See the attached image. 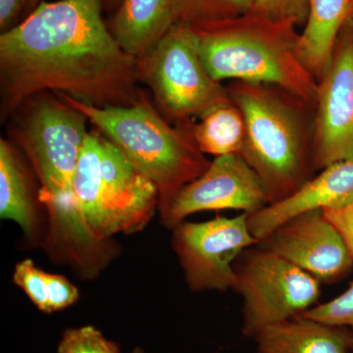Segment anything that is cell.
<instances>
[{
	"mask_svg": "<svg viewBox=\"0 0 353 353\" xmlns=\"http://www.w3.org/2000/svg\"><path fill=\"white\" fill-rule=\"evenodd\" d=\"M101 0L43 1L0 34V117L25 99L64 94L99 108H127L141 88L136 58L123 50L102 17Z\"/></svg>",
	"mask_w": 353,
	"mask_h": 353,
	"instance_id": "6da1fadb",
	"label": "cell"
},
{
	"mask_svg": "<svg viewBox=\"0 0 353 353\" xmlns=\"http://www.w3.org/2000/svg\"><path fill=\"white\" fill-rule=\"evenodd\" d=\"M8 120L9 137L29 159L39 183V203L48 211L44 248L81 275L94 273L108 261L110 248L88 234L73 190L87 116L57 92H43L25 99Z\"/></svg>",
	"mask_w": 353,
	"mask_h": 353,
	"instance_id": "7a4b0ae2",
	"label": "cell"
},
{
	"mask_svg": "<svg viewBox=\"0 0 353 353\" xmlns=\"http://www.w3.org/2000/svg\"><path fill=\"white\" fill-rule=\"evenodd\" d=\"M227 88L245 123L240 155L259 176L269 204L282 201L314 176V108L268 83L234 81Z\"/></svg>",
	"mask_w": 353,
	"mask_h": 353,
	"instance_id": "3957f363",
	"label": "cell"
},
{
	"mask_svg": "<svg viewBox=\"0 0 353 353\" xmlns=\"http://www.w3.org/2000/svg\"><path fill=\"white\" fill-rule=\"evenodd\" d=\"M192 29L202 61L218 82L268 83L315 108L317 81L297 54L296 26L250 12Z\"/></svg>",
	"mask_w": 353,
	"mask_h": 353,
	"instance_id": "277c9868",
	"label": "cell"
},
{
	"mask_svg": "<svg viewBox=\"0 0 353 353\" xmlns=\"http://www.w3.org/2000/svg\"><path fill=\"white\" fill-rule=\"evenodd\" d=\"M58 94L85 114L94 129L155 185L162 220L180 190L199 178L211 163L185 122L172 126L143 88L139 101L127 108H94L67 94Z\"/></svg>",
	"mask_w": 353,
	"mask_h": 353,
	"instance_id": "5b68a950",
	"label": "cell"
},
{
	"mask_svg": "<svg viewBox=\"0 0 353 353\" xmlns=\"http://www.w3.org/2000/svg\"><path fill=\"white\" fill-rule=\"evenodd\" d=\"M73 190L85 229L102 243L141 231L159 208L155 185L97 130L85 139Z\"/></svg>",
	"mask_w": 353,
	"mask_h": 353,
	"instance_id": "8992f818",
	"label": "cell"
},
{
	"mask_svg": "<svg viewBox=\"0 0 353 353\" xmlns=\"http://www.w3.org/2000/svg\"><path fill=\"white\" fill-rule=\"evenodd\" d=\"M137 80L152 92L165 119L180 123L201 117L231 101L227 87L209 74L199 53L196 32L174 24L163 38L136 59Z\"/></svg>",
	"mask_w": 353,
	"mask_h": 353,
	"instance_id": "52a82bcc",
	"label": "cell"
},
{
	"mask_svg": "<svg viewBox=\"0 0 353 353\" xmlns=\"http://www.w3.org/2000/svg\"><path fill=\"white\" fill-rule=\"evenodd\" d=\"M234 272L233 290L243 299L241 332L248 338L303 314L321 294L319 281L259 245L241 253Z\"/></svg>",
	"mask_w": 353,
	"mask_h": 353,
	"instance_id": "ba28073f",
	"label": "cell"
},
{
	"mask_svg": "<svg viewBox=\"0 0 353 353\" xmlns=\"http://www.w3.org/2000/svg\"><path fill=\"white\" fill-rule=\"evenodd\" d=\"M248 219V213L233 218L217 216L206 222H182L174 228L172 245L190 290L234 289L236 259L259 243Z\"/></svg>",
	"mask_w": 353,
	"mask_h": 353,
	"instance_id": "9c48e42d",
	"label": "cell"
},
{
	"mask_svg": "<svg viewBox=\"0 0 353 353\" xmlns=\"http://www.w3.org/2000/svg\"><path fill=\"white\" fill-rule=\"evenodd\" d=\"M312 157L315 171L353 157V17L341 28L331 64L317 82Z\"/></svg>",
	"mask_w": 353,
	"mask_h": 353,
	"instance_id": "30bf717a",
	"label": "cell"
},
{
	"mask_svg": "<svg viewBox=\"0 0 353 353\" xmlns=\"http://www.w3.org/2000/svg\"><path fill=\"white\" fill-rule=\"evenodd\" d=\"M259 176L240 154L223 155L180 190L162 222L174 229L188 216L204 211L236 209L248 215L268 205Z\"/></svg>",
	"mask_w": 353,
	"mask_h": 353,
	"instance_id": "8fae6325",
	"label": "cell"
},
{
	"mask_svg": "<svg viewBox=\"0 0 353 353\" xmlns=\"http://www.w3.org/2000/svg\"><path fill=\"white\" fill-rule=\"evenodd\" d=\"M259 245L296 265L321 284L339 282L353 269V256L347 243L321 209L287 221Z\"/></svg>",
	"mask_w": 353,
	"mask_h": 353,
	"instance_id": "7c38bea8",
	"label": "cell"
},
{
	"mask_svg": "<svg viewBox=\"0 0 353 353\" xmlns=\"http://www.w3.org/2000/svg\"><path fill=\"white\" fill-rule=\"evenodd\" d=\"M353 201V157L320 170L296 192L248 215V227L260 241L274 230L308 211L338 209Z\"/></svg>",
	"mask_w": 353,
	"mask_h": 353,
	"instance_id": "4fadbf2b",
	"label": "cell"
},
{
	"mask_svg": "<svg viewBox=\"0 0 353 353\" xmlns=\"http://www.w3.org/2000/svg\"><path fill=\"white\" fill-rule=\"evenodd\" d=\"M254 341L256 353H352L353 330L297 316L262 330Z\"/></svg>",
	"mask_w": 353,
	"mask_h": 353,
	"instance_id": "5bb4252c",
	"label": "cell"
},
{
	"mask_svg": "<svg viewBox=\"0 0 353 353\" xmlns=\"http://www.w3.org/2000/svg\"><path fill=\"white\" fill-rule=\"evenodd\" d=\"M108 25L123 50L137 59L174 25L173 0H122Z\"/></svg>",
	"mask_w": 353,
	"mask_h": 353,
	"instance_id": "9a60e30c",
	"label": "cell"
},
{
	"mask_svg": "<svg viewBox=\"0 0 353 353\" xmlns=\"http://www.w3.org/2000/svg\"><path fill=\"white\" fill-rule=\"evenodd\" d=\"M350 17V0H309L305 28L299 36L301 63L320 81L331 64L336 39Z\"/></svg>",
	"mask_w": 353,
	"mask_h": 353,
	"instance_id": "2e32d148",
	"label": "cell"
},
{
	"mask_svg": "<svg viewBox=\"0 0 353 353\" xmlns=\"http://www.w3.org/2000/svg\"><path fill=\"white\" fill-rule=\"evenodd\" d=\"M32 182L19 152L0 139V217L17 223L27 236L37 231L38 209Z\"/></svg>",
	"mask_w": 353,
	"mask_h": 353,
	"instance_id": "e0dca14e",
	"label": "cell"
},
{
	"mask_svg": "<svg viewBox=\"0 0 353 353\" xmlns=\"http://www.w3.org/2000/svg\"><path fill=\"white\" fill-rule=\"evenodd\" d=\"M199 122L183 121L204 154H241L245 139V123L240 108L230 101L211 108Z\"/></svg>",
	"mask_w": 353,
	"mask_h": 353,
	"instance_id": "ac0fdd59",
	"label": "cell"
},
{
	"mask_svg": "<svg viewBox=\"0 0 353 353\" xmlns=\"http://www.w3.org/2000/svg\"><path fill=\"white\" fill-rule=\"evenodd\" d=\"M13 281L41 312L48 314L68 308L80 296L68 279L41 270L31 259L16 265Z\"/></svg>",
	"mask_w": 353,
	"mask_h": 353,
	"instance_id": "d6986e66",
	"label": "cell"
},
{
	"mask_svg": "<svg viewBox=\"0 0 353 353\" xmlns=\"http://www.w3.org/2000/svg\"><path fill=\"white\" fill-rule=\"evenodd\" d=\"M253 0H173L174 24L190 28L250 13Z\"/></svg>",
	"mask_w": 353,
	"mask_h": 353,
	"instance_id": "ffe728a7",
	"label": "cell"
},
{
	"mask_svg": "<svg viewBox=\"0 0 353 353\" xmlns=\"http://www.w3.org/2000/svg\"><path fill=\"white\" fill-rule=\"evenodd\" d=\"M58 353H120L117 343L92 326L67 329L58 343Z\"/></svg>",
	"mask_w": 353,
	"mask_h": 353,
	"instance_id": "44dd1931",
	"label": "cell"
},
{
	"mask_svg": "<svg viewBox=\"0 0 353 353\" xmlns=\"http://www.w3.org/2000/svg\"><path fill=\"white\" fill-rule=\"evenodd\" d=\"M301 316L332 326L353 330V283L340 296L328 303L313 306Z\"/></svg>",
	"mask_w": 353,
	"mask_h": 353,
	"instance_id": "7402d4cb",
	"label": "cell"
},
{
	"mask_svg": "<svg viewBox=\"0 0 353 353\" xmlns=\"http://www.w3.org/2000/svg\"><path fill=\"white\" fill-rule=\"evenodd\" d=\"M250 12L274 22L301 26L306 23L309 0H253Z\"/></svg>",
	"mask_w": 353,
	"mask_h": 353,
	"instance_id": "603a6c76",
	"label": "cell"
},
{
	"mask_svg": "<svg viewBox=\"0 0 353 353\" xmlns=\"http://www.w3.org/2000/svg\"><path fill=\"white\" fill-rule=\"evenodd\" d=\"M323 212L341 234L353 256V201L343 208L326 209Z\"/></svg>",
	"mask_w": 353,
	"mask_h": 353,
	"instance_id": "cb8c5ba5",
	"label": "cell"
},
{
	"mask_svg": "<svg viewBox=\"0 0 353 353\" xmlns=\"http://www.w3.org/2000/svg\"><path fill=\"white\" fill-rule=\"evenodd\" d=\"M26 0H0V31L6 32L18 24L25 12Z\"/></svg>",
	"mask_w": 353,
	"mask_h": 353,
	"instance_id": "d4e9b609",
	"label": "cell"
},
{
	"mask_svg": "<svg viewBox=\"0 0 353 353\" xmlns=\"http://www.w3.org/2000/svg\"><path fill=\"white\" fill-rule=\"evenodd\" d=\"M103 11L108 13H115L119 8L122 0H101Z\"/></svg>",
	"mask_w": 353,
	"mask_h": 353,
	"instance_id": "484cf974",
	"label": "cell"
},
{
	"mask_svg": "<svg viewBox=\"0 0 353 353\" xmlns=\"http://www.w3.org/2000/svg\"><path fill=\"white\" fill-rule=\"evenodd\" d=\"M43 0H26L25 4V12L26 14H30L32 10L37 8L41 3Z\"/></svg>",
	"mask_w": 353,
	"mask_h": 353,
	"instance_id": "4316f807",
	"label": "cell"
},
{
	"mask_svg": "<svg viewBox=\"0 0 353 353\" xmlns=\"http://www.w3.org/2000/svg\"><path fill=\"white\" fill-rule=\"evenodd\" d=\"M350 17H353V0H350Z\"/></svg>",
	"mask_w": 353,
	"mask_h": 353,
	"instance_id": "83f0119b",
	"label": "cell"
},
{
	"mask_svg": "<svg viewBox=\"0 0 353 353\" xmlns=\"http://www.w3.org/2000/svg\"><path fill=\"white\" fill-rule=\"evenodd\" d=\"M132 353H145L143 352V350H141L139 347L134 348V350H132Z\"/></svg>",
	"mask_w": 353,
	"mask_h": 353,
	"instance_id": "f1b7e54d",
	"label": "cell"
},
{
	"mask_svg": "<svg viewBox=\"0 0 353 353\" xmlns=\"http://www.w3.org/2000/svg\"><path fill=\"white\" fill-rule=\"evenodd\" d=\"M352 353H353V341H352Z\"/></svg>",
	"mask_w": 353,
	"mask_h": 353,
	"instance_id": "f546056e",
	"label": "cell"
}]
</instances>
